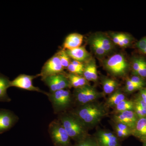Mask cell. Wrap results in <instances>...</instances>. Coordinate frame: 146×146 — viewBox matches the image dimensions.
<instances>
[{"label":"cell","mask_w":146,"mask_h":146,"mask_svg":"<svg viewBox=\"0 0 146 146\" xmlns=\"http://www.w3.org/2000/svg\"><path fill=\"white\" fill-rule=\"evenodd\" d=\"M72 113L89 129L98 125L107 111L105 105L96 101L79 106Z\"/></svg>","instance_id":"1"},{"label":"cell","mask_w":146,"mask_h":146,"mask_svg":"<svg viewBox=\"0 0 146 146\" xmlns=\"http://www.w3.org/2000/svg\"><path fill=\"white\" fill-rule=\"evenodd\" d=\"M58 120L71 139L77 143L83 141L89 136L88 129L72 112L60 113Z\"/></svg>","instance_id":"2"},{"label":"cell","mask_w":146,"mask_h":146,"mask_svg":"<svg viewBox=\"0 0 146 146\" xmlns=\"http://www.w3.org/2000/svg\"><path fill=\"white\" fill-rule=\"evenodd\" d=\"M47 96L51 103L54 112L62 113L70 107L73 103V95L68 89L48 93Z\"/></svg>","instance_id":"3"},{"label":"cell","mask_w":146,"mask_h":146,"mask_svg":"<svg viewBox=\"0 0 146 146\" xmlns=\"http://www.w3.org/2000/svg\"><path fill=\"white\" fill-rule=\"evenodd\" d=\"M103 94L89 84L75 89L73 97L79 106L96 101Z\"/></svg>","instance_id":"4"},{"label":"cell","mask_w":146,"mask_h":146,"mask_svg":"<svg viewBox=\"0 0 146 146\" xmlns=\"http://www.w3.org/2000/svg\"><path fill=\"white\" fill-rule=\"evenodd\" d=\"M48 132L56 146H70L71 138L59 120H54L48 127Z\"/></svg>","instance_id":"5"},{"label":"cell","mask_w":146,"mask_h":146,"mask_svg":"<svg viewBox=\"0 0 146 146\" xmlns=\"http://www.w3.org/2000/svg\"><path fill=\"white\" fill-rule=\"evenodd\" d=\"M105 68L110 74L116 76H124L128 69V64L123 54H118L112 56L106 60Z\"/></svg>","instance_id":"6"},{"label":"cell","mask_w":146,"mask_h":146,"mask_svg":"<svg viewBox=\"0 0 146 146\" xmlns=\"http://www.w3.org/2000/svg\"><path fill=\"white\" fill-rule=\"evenodd\" d=\"M39 76V74L36 75H20L10 82V87H16L20 89L32 91H36L45 95H48V93L43 91L38 87L34 86L33 84V80Z\"/></svg>","instance_id":"7"},{"label":"cell","mask_w":146,"mask_h":146,"mask_svg":"<svg viewBox=\"0 0 146 146\" xmlns=\"http://www.w3.org/2000/svg\"><path fill=\"white\" fill-rule=\"evenodd\" d=\"M42 80L49 87L50 92L68 89L71 87L67 76L64 74L48 76L42 78Z\"/></svg>","instance_id":"8"},{"label":"cell","mask_w":146,"mask_h":146,"mask_svg":"<svg viewBox=\"0 0 146 146\" xmlns=\"http://www.w3.org/2000/svg\"><path fill=\"white\" fill-rule=\"evenodd\" d=\"M64 69L58 55L56 53L43 65L39 76L42 78L48 76L64 74Z\"/></svg>","instance_id":"9"},{"label":"cell","mask_w":146,"mask_h":146,"mask_svg":"<svg viewBox=\"0 0 146 146\" xmlns=\"http://www.w3.org/2000/svg\"><path fill=\"white\" fill-rule=\"evenodd\" d=\"M94 139L98 146H119V139L110 131L100 130L97 131Z\"/></svg>","instance_id":"10"},{"label":"cell","mask_w":146,"mask_h":146,"mask_svg":"<svg viewBox=\"0 0 146 146\" xmlns=\"http://www.w3.org/2000/svg\"><path fill=\"white\" fill-rule=\"evenodd\" d=\"M1 133L8 130L17 122L18 118L16 115L9 110H0Z\"/></svg>","instance_id":"11"},{"label":"cell","mask_w":146,"mask_h":146,"mask_svg":"<svg viewBox=\"0 0 146 146\" xmlns=\"http://www.w3.org/2000/svg\"><path fill=\"white\" fill-rule=\"evenodd\" d=\"M66 51L70 58L81 63L88 60L90 57V54L84 46Z\"/></svg>","instance_id":"12"},{"label":"cell","mask_w":146,"mask_h":146,"mask_svg":"<svg viewBox=\"0 0 146 146\" xmlns=\"http://www.w3.org/2000/svg\"><path fill=\"white\" fill-rule=\"evenodd\" d=\"M83 36L78 33H71L65 39L63 44L64 49L71 50L80 46L83 42Z\"/></svg>","instance_id":"13"},{"label":"cell","mask_w":146,"mask_h":146,"mask_svg":"<svg viewBox=\"0 0 146 146\" xmlns=\"http://www.w3.org/2000/svg\"><path fill=\"white\" fill-rule=\"evenodd\" d=\"M132 136L142 143L146 140V117L138 118L132 129Z\"/></svg>","instance_id":"14"},{"label":"cell","mask_w":146,"mask_h":146,"mask_svg":"<svg viewBox=\"0 0 146 146\" xmlns=\"http://www.w3.org/2000/svg\"><path fill=\"white\" fill-rule=\"evenodd\" d=\"M10 82L7 77L0 73V102L10 101L7 94V89L10 87Z\"/></svg>","instance_id":"15"},{"label":"cell","mask_w":146,"mask_h":146,"mask_svg":"<svg viewBox=\"0 0 146 146\" xmlns=\"http://www.w3.org/2000/svg\"><path fill=\"white\" fill-rule=\"evenodd\" d=\"M126 99L125 94L120 91H116L110 94L106 102V107L115 108L121 102Z\"/></svg>","instance_id":"16"},{"label":"cell","mask_w":146,"mask_h":146,"mask_svg":"<svg viewBox=\"0 0 146 146\" xmlns=\"http://www.w3.org/2000/svg\"><path fill=\"white\" fill-rule=\"evenodd\" d=\"M71 87L74 89L89 84L88 82L84 77L83 76L79 75L70 73L67 75Z\"/></svg>","instance_id":"17"},{"label":"cell","mask_w":146,"mask_h":146,"mask_svg":"<svg viewBox=\"0 0 146 146\" xmlns=\"http://www.w3.org/2000/svg\"><path fill=\"white\" fill-rule=\"evenodd\" d=\"M92 39L95 40L107 53L111 51L113 48V45L110 39L104 35H96Z\"/></svg>","instance_id":"18"},{"label":"cell","mask_w":146,"mask_h":146,"mask_svg":"<svg viewBox=\"0 0 146 146\" xmlns=\"http://www.w3.org/2000/svg\"><path fill=\"white\" fill-rule=\"evenodd\" d=\"M102 84L104 94L108 95L114 93L118 86L117 82L108 78H104L102 80Z\"/></svg>","instance_id":"19"},{"label":"cell","mask_w":146,"mask_h":146,"mask_svg":"<svg viewBox=\"0 0 146 146\" xmlns=\"http://www.w3.org/2000/svg\"><path fill=\"white\" fill-rule=\"evenodd\" d=\"M134 107V102L133 100H125L121 102L115 108V114L127 111L133 110Z\"/></svg>","instance_id":"20"},{"label":"cell","mask_w":146,"mask_h":146,"mask_svg":"<svg viewBox=\"0 0 146 146\" xmlns=\"http://www.w3.org/2000/svg\"><path fill=\"white\" fill-rule=\"evenodd\" d=\"M56 53L59 58L60 62L63 68H68L71 61L70 58L68 56L66 50L62 49L58 51Z\"/></svg>","instance_id":"21"},{"label":"cell","mask_w":146,"mask_h":146,"mask_svg":"<svg viewBox=\"0 0 146 146\" xmlns=\"http://www.w3.org/2000/svg\"><path fill=\"white\" fill-rule=\"evenodd\" d=\"M91 45L94 52L98 56H104L107 54L104 49L93 39L91 40Z\"/></svg>","instance_id":"22"},{"label":"cell","mask_w":146,"mask_h":146,"mask_svg":"<svg viewBox=\"0 0 146 146\" xmlns=\"http://www.w3.org/2000/svg\"><path fill=\"white\" fill-rule=\"evenodd\" d=\"M90 67V75L92 81H97L98 79V74L97 72L96 65L94 60H91L88 62Z\"/></svg>","instance_id":"23"},{"label":"cell","mask_w":146,"mask_h":146,"mask_svg":"<svg viewBox=\"0 0 146 146\" xmlns=\"http://www.w3.org/2000/svg\"><path fill=\"white\" fill-rule=\"evenodd\" d=\"M133 101L134 102L133 111L135 112L138 118H140L146 117V110H144L138 103L134 101L133 100Z\"/></svg>","instance_id":"24"},{"label":"cell","mask_w":146,"mask_h":146,"mask_svg":"<svg viewBox=\"0 0 146 146\" xmlns=\"http://www.w3.org/2000/svg\"><path fill=\"white\" fill-rule=\"evenodd\" d=\"M143 57L136 58L133 59L132 62V68L133 75H135L140 69Z\"/></svg>","instance_id":"25"},{"label":"cell","mask_w":146,"mask_h":146,"mask_svg":"<svg viewBox=\"0 0 146 146\" xmlns=\"http://www.w3.org/2000/svg\"><path fill=\"white\" fill-rule=\"evenodd\" d=\"M135 75L139 76L143 78H146V60L143 58H142L140 69Z\"/></svg>","instance_id":"26"},{"label":"cell","mask_w":146,"mask_h":146,"mask_svg":"<svg viewBox=\"0 0 146 146\" xmlns=\"http://www.w3.org/2000/svg\"><path fill=\"white\" fill-rule=\"evenodd\" d=\"M68 70L72 74H75L83 76V73L84 69L78 68L76 66L73 65L72 63H70V65L67 68Z\"/></svg>","instance_id":"27"},{"label":"cell","mask_w":146,"mask_h":146,"mask_svg":"<svg viewBox=\"0 0 146 146\" xmlns=\"http://www.w3.org/2000/svg\"><path fill=\"white\" fill-rule=\"evenodd\" d=\"M131 42V37L127 34H123L122 38L118 45L120 46L125 47L129 46Z\"/></svg>","instance_id":"28"},{"label":"cell","mask_w":146,"mask_h":146,"mask_svg":"<svg viewBox=\"0 0 146 146\" xmlns=\"http://www.w3.org/2000/svg\"><path fill=\"white\" fill-rule=\"evenodd\" d=\"M129 79L132 82L140 85L142 87H145L146 86V81L145 79L139 76L133 75Z\"/></svg>","instance_id":"29"},{"label":"cell","mask_w":146,"mask_h":146,"mask_svg":"<svg viewBox=\"0 0 146 146\" xmlns=\"http://www.w3.org/2000/svg\"><path fill=\"white\" fill-rule=\"evenodd\" d=\"M114 129H115V134L119 139H123V138H127L129 136H132V133L130 132L120 130L117 128L115 127H114Z\"/></svg>","instance_id":"30"},{"label":"cell","mask_w":146,"mask_h":146,"mask_svg":"<svg viewBox=\"0 0 146 146\" xmlns=\"http://www.w3.org/2000/svg\"><path fill=\"white\" fill-rule=\"evenodd\" d=\"M94 138L88 136L83 141L78 142L75 146H90Z\"/></svg>","instance_id":"31"},{"label":"cell","mask_w":146,"mask_h":146,"mask_svg":"<svg viewBox=\"0 0 146 146\" xmlns=\"http://www.w3.org/2000/svg\"><path fill=\"white\" fill-rule=\"evenodd\" d=\"M136 46L140 51L146 48V37L142 38L136 44Z\"/></svg>","instance_id":"32"},{"label":"cell","mask_w":146,"mask_h":146,"mask_svg":"<svg viewBox=\"0 0 146 146\" xmlns=\"http://www.w3.org/2000/svg\"><path fill=\"white\" fill-rule=\"evenodd\" d=\"M142 88H143L139 86L129 85V86H125V90L126 93L131 94L138 90H141Z\"/></svg>","instance_id":"33"},{"label":"cell","mask_w":146,"mask_h":146,"mask_svg":"<svg viewBox=\"0 0 146 146\" xmlns=\"http://www.w3.org/2000/svg\"><path fill=\"white\" fill-rule=\"evenodd\" d=\"M123 34V33H114L112 35V40L115 44L118 45V43L122 38Z\"/></svg>","instance_id":"34"},{"label":"cell","mask_w":146,"mask_h":146,"mask_svg":"<svg viewBox=\"0 0 146 146\" xmlns=\"http://www.w3.org/2000/svg\"><path fill=\"white\" fill-rule=\"evenodd\" d=\"M137 95L146 104V87H143L139 90Z\"/></svg>","instance_id":"35"},{"label":"cell","mask_w":146,"mask_h":146,"mask_svg":"<svg viewBox=\"0 0 146 146\" xmlns=\"http://www.w3.org/2000/svg\"><path fill=\"white\" fill-rule=\"evenodd\" d=\"M90 146H98V144H97V142H96L95 139L94 138L93 141H92V143H91V145Z\"/></svg>","instance_id":"36"},{"label":"cell","mask_w":146,"mask_h":146,"mask_svg":"<svg viewBox=\"0 0 146 146\" xmlns=\"http://www.w3.org/2000/svg\"><path fill=\"white\" fill-rule=\"evenodd\" d=\"M143 146H146V140H145L143 143Z\"/></svg>","instance_id":"37"},{"label":"cell","mask_w":146,"mask_h":146,"mask_svg":"<svg viewBox=\"0 0 146 146\" xmlns=\"http://www.w3.org/2000/svg\"><path fill=\"white\" fill-rule=\"evenodd\" d=\"M121 146L120 145V146Z\"/></svg>","instance_id":"38"}]
</instances>
